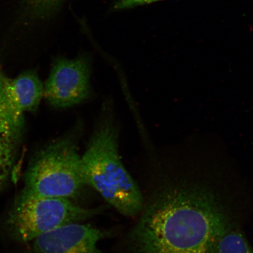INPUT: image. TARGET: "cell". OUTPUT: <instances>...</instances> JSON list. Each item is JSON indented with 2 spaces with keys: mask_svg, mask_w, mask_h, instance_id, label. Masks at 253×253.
Here are the masks:
<instances>
[{
  "mask_svg": "<svg viewBox=\"0 0 253 253\" xmlns=\"http://www.w3.org/2000/svg\"><path fill=\"white\" fill-rule=\"evenodd\" d=\"M126 238L131 253H216L232 227L213 193L187 179L159 176Z\"/></svg>",
  "mask_w": 253,
  "mask_h": 253,
  "instance_id": "cell-1",
  "label": "cell"
},
{
  "mask_svg": "<svg viewBox=\"0 0 253 253\" xmlns=\"http://www.w3.org/2000/svg\"><path fill=\"white\" fill-rule=\"evenodd\" d=\"M119 138L118 123L107 105L81 156L82 173L86 186L93 188L119 213L137 217L143 208V194L122 162Z\"/></svg>",
  "mask_w": 253,
  "mask_h": 253,
  "instance_id": "cell-2",
  "label": "cell"
},
{
  "mask_svg": "<svg viewBox=\"0 0 253 253\" xmlns=\"http://www.w3.org/2000/svg\"><path fill=\"white\" fill-rule=\"evenodd\" d=\"M76 135L44 147L32 158L25 175V189L43 197L74 198L86 186Z\"/></svg>",
  "mask_w": 253,
  "mask_h": 253,
  "instance_id": "cell-3",
  "label": "cell"
},
{
  "mask_svg": "<svg viewBox=\"0 0 253 253\" xmlns=\"http://www.w3.org/2000/svg\"><path fill=\"white\" fill-rule=\"evenodd\" d=\"M100 211V208L79 207L70 199L43 197L24 188L15 199L6 225L12 239L26 243L60 227L90 219Z\"/></svg>",
  "mask_w": 253,
  "mask_h": 253,
  "instance_id": "cell-4",
  "label": "cell"
},
{
  "mask_svg": "<svg viewBox=\"0 0 253 253\" xmlns=\"http://www.w3.org/2000/svg\"><path fill=\"white\" fill-rule=\"evenodd\" d=\"M91 72V59L87 55L58 59L44 85V98L55 108H68L84 103L92 93Z\"/></svg>",
  "mask_w": 253,
  "mask_h": 253,
  "instance_id": "cell-5",
  "label": "cell"
},
{
  "mask_svg": "<svg viewBox=\"0 0 253 253\" xmlns=\"http://www.w3.org/2000/svg\"><path fill=\"white\" fill-rule=\"evenodd\" d=\"M110 235L89 224H69L35 239L33 253H102L98 244Z\"/></svg>",
  "mask_w": 253,
  "mask_h": 253,
  "instance_id": "cell-6",
  "label": "cell"
},
{
  "mask_svg": "<svg viewBox=\"0 0 253 253\" xmlns=\"http://www.w3.org/2000/svg\"><path fill=\"white\" fill-rule=\"evenodd\" d=\"M7 80L0 68V158L17 157L24 126V116L15 112L9 101L6 89Z\"/></svg>",
  "mask_w": 253,
  "mask_h": 253,
  "instance_id": "cell-7",
  "label": "cell"
},
{
  "mask_svg": "<svg viewBox=\"0 0 253 253\" xmlns=\"http://www.w3.org/2000/svg\"><path fill=\"white\" fill-rule=\"evenodd\" d=\"M6 89L15 112L24 116V113L35 112L39 107L44 85L36 71H27L14 79L7 78Z\"/></svg>",
  "mask_w": 253,
  "mask_h": 253,
  "instance_id": "cell-8",
  "label": "cell"
},
{
  "mask_svg": "<svg viewBox=\"0 0 253 253\" xmlns=\"http://www.w3.org/2000/svg\"><path fill=\"white\" fill-rule=\"evenodd\" d=\"M65 0H18L16 24L23 27L47 23L56 14Z\"/></svg>",
  "mask_w": 253,
  "mask_h": 253,
  "instance_id": "cell-9",
  "label": "cell"
},
{
  "mask_svg": "<svg viewBox=\"0 0 253 253\" xmlns=\"http://www.w3.org/2000/svg\"><path fill=\"white\" fill-rule=\"evenodd\" d=\"M216 253H253V251L242 233L231 227L218 240Z\"/></svg>",
  "mask_w": 253,
  "mask_h": 253,
  "instance_id": "cell-10",
  "label": "cell"
},
{
  "mask_svg": "<svg viewBox=\"0 0 253 253\" xmlns=\"http://www.w3.org/2000/svg\"><path fill=\"white\" fill-rule=\"evenodd\" d=\"M159 1L161 0H115L113 9L116 11L123 10Z\"/></svg>",
  "mask_w": 253,
  "mask_h": 253,
  "instance_id": "cell-11",
  "label": "cell"
}]
</instances>
